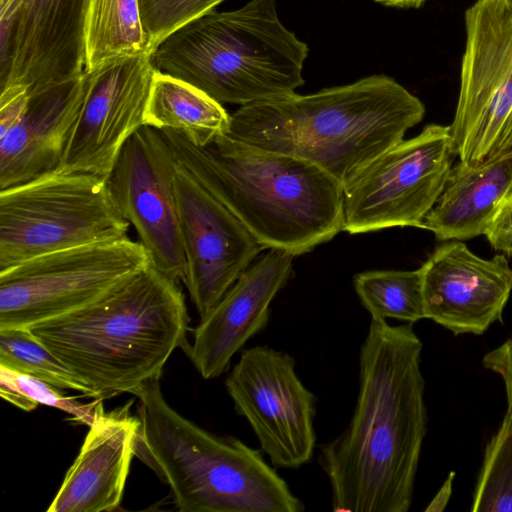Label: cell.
<instances>
[{"instance_id": "obj_29", "label": "cell", "mask_w": 512, "mask_h": 512, "mask_svg": "<svg viewBox=\"0 0 512 512\" xmlns=\"http://www.w3.org/2000/svg\"><path fill=\"white\" fill-rule=\"evenodd\" d=\"M484 235L495 250L512 256V193L501 204Z\"/></svg>"}, {"instance_id": "obj_12", "label": "cell", "mask_w": 512, "mask_h": 512, "mask_svg": "<svg viewBox=\"0 0 512 512\" xmlns=\"http://www.w3.org/2000/svg\"><path fill=\"white\" fill-rule=\"evenodd\" d=\"M178 159L161 131L141 127L124 145L106 178L120 214L136 229L152 265L182 281L186 259L176 191Z\"/></svg>"}, {"instance_id": "obj_5", "label": "cell", "mask_w": 512, "mask_h": 512, "mask_svg": "<svg viewBox=\"0 0 512 512\" xmlns=\"http://www.w3.org/2000/svg\"><path fill=\"white\" fill-rule=\"evenodd\" d=\"M139 398L135 456L171 489L183 512H302L304 503L268 464L263 451L233 436L212 434L164 399L160 376Z\"/></svg>"}, {"instance_id": "obj_13", "label": "cell", "mask_w": 512, "mask_h": 512, "mask_svg": "<svg viewBox=\"0 0 512 512\" xmlns=\"http://www.w3.org/2000/svg\"><path fill=\"white\" fill-rule=\"evenodd\" d=\"M155 70L151 54L144 53L86 71V97L58 172L108 177L126 142L145 126Z\"/></svg>"}, {"instance_id": "obj_9", "label": "cell", "mask_w": 512, "mask_h": 512, "mask_svg": "<svg viewBox=\"0 0 512 512\" xmlns=\"http://www.w3.org/2000/svg\"><path fill=\"white\" fill-rule=\"evenodd\" d=\"M450 125L429 124L385 151L343 187V231L422 228L455 157Z\"/></svg>"}, {"instance_id": "obj_21", "label": "cell", "mask_w": 512, "mask_h": 512, "mask_svg": "<svg viewBox=\"0 0 512 512\" xmlns=\"http://www.w3.org/2000/svg\"><path fill=\"white\" fill-rule=\"evenodd\" d=\"M230 114L197 87L155 70L145 112V125L174 130L198 145H208L226 133Z\"/></svg>"}, {"instance_id": "obj_11", "label": "cell", "mask_w": 512, "mask_h": 512, "mask_svg": "<svg viewBox=\"0 0 512 512\" xmlns=\"http://www.w3.org/2000/svg\"><path fill=\"white\" fill-rule=\"evenodd\" d=\"M225 387L272 466L297 469L312 460L317 399L298 377L291 355L267 345L245 348Z\"/></svg>"}, {"instance_id": "obj_22", "label": "cell", "mask_w": 512, "mask_h": 512, "mask_svg": "<svg viewBox=\"0 0 512 512\" xmlns=\"http://www.w3.org/2000/svg\"><path fill=\"white\" fill-rule=\"evenodd\" d=\"M84 70L121 56L150 53L139 0H86L83 13Z\"/></svg>"}, {"instance_id": "obj_18", "label": "cell", "mask_w": 512, "mask_h": 512, "mask_svg": "<svg viewBox=\"0 0 512 512\" xmlns=\"http://www.w3.org/2000/svg\"><path fill=\"white\" fill-rule=\"evenodd\" d=\"M87 87L84 70L30 95L19 122L0 138V190L59 171Z\"/></svg>"}, {"instance_id": "obj_19", "label": "cell", "mask_w": 512, "mask_h": 512, "mask_svg": "<svg viewBox=\"0 0 512 512\" xmlns=\"http://www.w3.org/2000/svg\"><path fill=\"white\" fill-rule=\"evenodd\" d=\"M132 401L100 415L90 426L47 512L113 511L122 501L135 456L139 417Z\"/></svg>"}, {"instance_id": "obj_6", "label": "cell", "mask_w": 512, "mask_h": 512, "mask_svg": "<svg viewBox=\"0 0 512 512\" xmlns=\"http://www.w3.org/2000/svg\"><path fill=\"white\" fill-rule=\"evenodd\" d=\"M308 52L281 22L276 0H249L182 26L152 51L151 60L217 102L243 106L295 93L304 84Z\"/></svg>"}, {"instance_id": "obj_32", "label": "cell", "mask_w": 512, "mask_h": 512, "mask_svg": "<svg viewBox=\"0 0 512 512\" xmlns=\"http://www.w3.org/2000/svg\"><path fill=\"white\" fill-rule=\"evenodd\" d=\"M455 475L456 473L454 471L449 473L441 488L426 507V512H441L446 508L452 494V485Z\"/></svg>"}, {"instance_id": "obj_7", "label": "cell", "mask_w": 512, "mask_h": 512, "mask_svg": "<svg viewBox=\"0 0 512 512\" xmlns=\"http://www.w3.org/2000/svg\"><path fill=\"white\" fill-rule=\"evenodd\" d=\"M106 178L56 172L0 190V270L54 251L128 237Z\"/></svg>"}, {"instance_id": "obj_17", "label": "cell", "mask_w": 512, "mask_h": 512, "mask_svg": "<svg viewBox=\"0 0 512 512\" xmlns=\"http://www.w3.org/2000/svg\"><path fill=\"white\" fill-rule=\"evenodd\" d=\"M289 252L268 249L249 266L195 327L186 352L204 379L226 372L233 356L266 328L270 304L292 274Z\"/></svg>"}, {"instance_id": "obj_27", "label": "cell", "mask_w": 512, "mask_h": 512, "mask_svg": "<svg viewBox=\"0 0 512 512\" xmlns=\"http://www.w3.org/2000/svg\"><path fill=\"white\" fill-rule=\"evenodd\" d=\"M153 51L167 36L200 18L225 0H139ZM152 53V52H151Z\"/></svg>"}, {"instance_id": "obj_8", "label": "cell", "mask_w": 512, "mask_h": 512, "mask_svg": "<svg viewBox=\"0 0 512 512\" xmlns=\"http://www.w3.org/2000/svg\"><path fill=\"white\" fill-rule=\"evenodd\" d=\"M152 264L128 237L54 251L0 270V329L29 326L99 299Z\"/></svg>"}, {"instance_id": "obj_16", "label": "cell", "mask_w": 512, "mask_h": 512, "mask_svg": "<svg viewBox=\"0 0 512 512\" xmlns=\"http://www.w3.org/2000/svg\"><path fill=\"white\" fill-rule=\"evenodd\" d=\"M85 1L21 0L0 51V88L21 84L32 95L84 72Z\"/></svg>"}, {"instance_id": "obj_28", "label": "cell", "mask_w": 512, "mask_h": 512, "mask_svg": "<svg viewBox=\"0 0 512 512\" xmlns=\"http://www.w3.org/2000/svg\"><path fill=\"white\" fill-rule=\"evenodd\" d=\"M30 100L28 89L21 84L1 88L0 138L9 132L23 116Z\"/></svg>"}, {"instance_id": "obj_20", "label": "cell", "mask_w": 512, "mask_h": 512, "mask_svg": "<svg viewBox=\"0 0 512 512\" xmlns=\"http://www.w3.org/2000/svg\"><path fill=\"white\" fill-rule=\"evenodd\" d=\"M512 193V144L475 164L452 167L443 192L422 229L441 241L467 240L484 234L497 210Z\"/></svg>"}, {"instance_id": "obj_15", "label": "cell", "mask_w": 512, "mask_h": 512, "mask_svg": "<svg viewBox=\"0 0 512 512\" xmlns=\"http://www.w3.org/2000/svg\"><path fill=\"white\" fill-rule=\"evenodd\" d=\"M420 268L426 319L455 335H480L502 322L512 292L504 254L484 259L456 240L438 246Z\"/></svg>"}, {"instance_id": "obj_14", "label": "cell", "mask_w": 512, "mask_h": 512, "mask_svg": "<svg viewBox=\"0 0 512 512\" xmlns=\"http://www.w3.org/2000/svg\"><path fill=\"white\" fill-rule=\"evenodd\" d=\"M176 191L186 259L182 281L202 318L264 248L180 163Z\"/></svg>"}, {"instance_id": "obj_24", "label": "cell", "mask_w": 512, "mask_h": 512, "mask_svg": "<svg viewBox=\"0 0 512 512\" xmlns=\"http://www.w3.org/2000/svg\"><path fill=\"white\" fill-rule=\"evenodd\" d=\"M0 366L60 389H72L91 396L87 385L41 343L29 328L0 329Z\"/></svg>"}, {"instance_id": "obj_3", "label": "cell", "mask_w": 512, "mask_h": 512, "mask_svg": "<svg viewBox=\"0 0 512 512\" xmlns=\"http://www.w3.org/2000/svg\"><path fill=\"white\" fill-rule=\"evenodd\" d=\"M178 282L152 264L94 302L29 326L94 399L133 393L188 347L189 316Z\"/></svg>"}, {"instance_id": "obj_2", "label": "cell", "mask_w": 512, "mask_h": 512, "mask_svg": "<svg viewBox=\"0 0 512 512\" xmlns=\"http://www.w3.org/2000/svg\"><path fill=\"white\" fill-rule=\"evenodd\" d=\"M424 115L422 101L396 80L372 75L309 95L243 105L230 114L221 137L309 161L344 187Z\"/></svg>"}, {"instance_id": "obj_31", "label": "cell", "mask_w": 512, "mask_h": 512, "mask_svg": "<svg viewBox=\"0 0 512 512\" xmlns=\"http://www.w3.org/2000/svg\"><path fill=\"white\" fill-rule=\"evenodd\" d=\"M21 0H0V51L9 42Z\"/></svg>"}, {"instance_id": "obj_10", "label": "cell", "mask_w": 512, "mask_h": 512, "mask_svg": "<svg viewBox=\"0 0 512 512\" xmlns=\"http://www.w3.org/2000/svg\"><path fill=\"white\" fill-rule=\"evenodd\" d=\"M466 43L451 134L475 164L512 143V0H476L464 14Z\"/></svg>"}, {"instance_id": "obj_30", "label": "cell", "mask_w": 512, "mask_h": 512, "mask_svg": "<svg viewBox=\"0 0 512 512\" xmlns=\"http://www.w3.org/2000/svg\"><path fill=\"white\" fill-rule=\"evenodd\" d=\"M482 363L486 369L498 374L503 380L507 406L512 409V338L488 352Z\"/></svg>"}, {"instance_id": "obj_25", "label": "cell", "mask_w": 512, "mask_h": 512, "mask_svg": "<svg viewBox=\"0 0 512 512\" xmlns=\"http://www.w3.org/2000/svg\"><path fill=\"white\" fill-rule=\"evenodd\" d=\"M471 511L512 512V409L490 439L475 486Z\"/></svg>"}, {"instance_id": "obj_1", "label": "cell", "mask_w": 512, "mask_h": 512, "mask_svg": "<svg viewBox=\"0 0 512 512\" xmlns=\"http://www.w3.org/2000/svg\"><path fill=\"white\" fill-rule=\"evenodd\" d=\"M422 342L411 323L371 319L345 430L320 446L334 512H407L426 434Z\"/></svg>"}, {"instance_id": "obj_33", "label": "cell", "mask_w": 512, "mask_h": 512, "mask_svg": "<svg viewBox=\"0 0 512 512\" xmlns=\"http://www.w3.org/2000/svg\"><path fill=\"white\" fill-rule=\"evenodd\" d=\"M386 6L398 8H419L426 0H375Z\"/></svg>"}, {"instance_id": "obj_4", "label": "cell", "mask_w": 512, "mask_h": 512, "mask_svg": "<svg viewBox=\"0 0 512 512\" xmlns=\"http://www.w3.org/2000/svg\"><path fill=\"white\" fill-rule=\"evenodd\" d=\"M179 163L225 205L265 249L294 256L343 230V186L294 156L236 145L219 136L198 145L161 131Z\"/></svg>"}, {"instance_id": "obj_23", "label": "cell", "mask_w": 512, "mask_h": 512, "mask_svg": "<svg viewBox=\"0 0 512 512\" xmlns=\"http://www.w3.org/2000/svg\"><path fill=\"white\" fill-rule=\"evenodd\" d=\"M354 288L371 319L393 318L413 324L425 318L421 268L359 273Z\"/></svg>"}, {"instance_id": "obj_26", "label": "cell", "mask_w": 512, "mask_h": 512, "mask_svg": "<svg viewBox=\"0 0 512 512\" xmlns=\"http://www.w3.org/2000/svg\"><path fill=\"white\" fill-rule=\"evenodd\" d=\"M0 388L11 389L29 398L36 404L57 408L73 416L72 421L90 426L104 413L102 401L82 403L76 397H69L60 388L34 377L0 366Z\"/></svg>"}]
</instances>
